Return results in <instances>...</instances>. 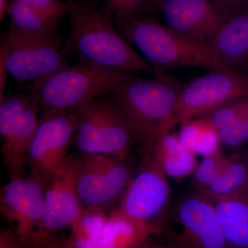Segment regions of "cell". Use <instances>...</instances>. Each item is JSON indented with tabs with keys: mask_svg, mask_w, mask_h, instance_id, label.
I'll list each match as a JSON object with an SVG mask.
<instances>
[{
	"mask_svg": "<svg viewBox=\"0 0 248 248\" xmlns=\"http://www.w3.org/2000/svg\"><path fill=\"white\" fill-rule=\"evenodd\" d=\"M71 33L65 37V53L80 61L110 69L143 72L155 78L166 76L150 64L116 27L112 17L97 0L70 1Z\"/></svg>",
	"mask_w": 248,
	"mask_h": 248,
	"instance_id": "6da1fadb",
	"label": "cell"
},
{
	"mask_svg": "<svg viewBox=\"0 0 248 248\" xmlns=\"http://www.w3.org/2000/svg\"><path fill=\"white\" fill-rule=\"evenodd\" d=\"M179 89L169 76L124 80L108 94L123 112L137 143L150 151L168 132Z\"/></svg>",
	"mask_w": 248,
	"mask_h": 248,
	"instance_id": "7a4b0ae2",
	"label": "cell"
},
{
	"mask_svg": "<svg viewBox=\"0 0 248 248\" xmlns=\"http://www.w3.org/2000/svg\"><path fill=\"white\" fill-rule=\"evenodd\" d=\"M116 27L142 58L160 71L182 67L208 71L231 68L217 58L210 46L186 38L154 18L135 19Z\"/></svg>",
	"mask_w": 248,
	"mask_h": 248,
	"instance_id": "3957f363",
	"label": "cell"
},
{
	"mask_svg": "<svg viewBox=\"0 0 248 248\" xmlns=\"http://www.w3.org/2000/svg\"><path fill=\"white\" fill-rule=\"evenodd\" d=\"M133 73L80 61L49 77L34 87L42 117L75 110L112 92Z\"/></svg>",
	"mask_w": 248,
	"mask_h": 248,
	"instance_id": "277c9868",
	"label": "cell"
},
{
	"mask_svg": "<svg viewBox=\"0 0 248 248\" xmlns=\"http://www.w3.org/2000/svg\"><path fill=\"white\" fill-rule=\"evenodd\" d=\"M74 140L81 155H107L131 160L137 143L123 112L108 94L76 109Z\"/></svg>",
	"mask_w": 248,
	"mask_h": 248,
	"instance_id": "5b68a950",
	"label": "cell"
},
{
	"mask_svg": "<svg viewBox=\"0 0 248 248\" xmlns=\"http://www.w3.org/2000/svg\"><path fill=\"white\" fill-rule=\"evenodd\" d=\"M159 227L177 248H228L213 202L195 191L169 205Z\"/></svg>",
	"mask_w": 248,
	"mask_h": 248,
	"instance_id": "8992f818",
	"label": "cell"
},
{
	"mask_svg": "<svg viewBox=\"0 0 248 248\" xmlns=\"http://www.w3.org/2000/svg\"><path fill=\"white\" fill-rule=\"evenodd\" d=\"M42 118L35 92L0 94L1 153L10 178L27 175L28 153Z\"/></svg>",
	"mask_w": 248,
	"mask_h": 248,
	"instance_id": "52a82bcc",
	"label": "cell"
},
{
	"mask_svg": "<svg viewBox=\"0 0 248 248\" xmlns=\"http://www.w3.org/2000/svg\"><path fill=\"white\" fill-rule=\"evenodd\" d=\"M248 97V77L232 68L209 71L179 89L168 132L170 133L176 125L206 117L228 103Z\"/></svg>",
	"mask_w": 248,
	"mask_h": 248,
	"instance_id": "ba28073f",
	"label": "cell"
},
{
	"mask_svg": "<svg viewBox=\"0 0 248 248\" xmlns=\"http://www.w3.org/2000/svg\"><path fill=\"white\" fill-rule=\"evenodd\" d=\"M170 187L163 165L154 152H145L141 164L112 212L161 232V220L169 208Z\"/></svg>",
	"mask_w": 248,
	"mask_h": 248,
	"instance_id": "9c48e42d",
	"label": "cell"
},
{
	"mask_svg": "<svg viewBox=\"0 0 248 248\" xmlns=\"http://www.w3.org/2000/svg\"><path fill=\"white\" fill-rule=\"evenodd\" d=\"M64 37H28L1 34V42L7 46V71L18 83L29 89L69 66L65 58Z\"/></svg>",
	"mask_w": 248,
	"mask_h": 248,
	"instance_id": "30bf717a",
	"label": "cell"
},
{
	"mask_svg": "<svg viewBox=\"0 0 248 248\" xmlns=\"http://www.w3.org/2000/svg\"><path fill=\"white\" fill-rule=\"evenodd\" d=\"M77 156V189L84 208L120 202L133 177L131 160L107 155Z\"/></svg>",
	"mask_w": 248,
	"mask_h": 248,
	"instance_id": "8fae6325",
	"label": "cell"
},
{
	"mask_svg": "<svg viewBox=\"0 0 248 248\" xmlns=\"http://www.w3.org/2000/svg\"><path fill=\"white\" fill-rule=\"evenodd\" d=\"M77 125L75 110L43 116L28 153L29 174L40 179L46 187L63 169L73 143Z\"/></svg>",
	"mask_w": 248,
	"mask_h": 248,
	"instance_id": "7c38bea8",
	"label": "cell"
},
{
	"mask_svg": "<svg viewBox=\"0 0 248 248\" xmlns=\"http://www.w3.org/2000/svg\"><path fill=\"white\" fill-rule=\"evenodd\" d=\"M77 156L71 155L45 192L44 212L36 228L31 248H45L57 233L70 226L82 213L77 189Z\"/></svg>",
	"mask_w": 248,
	"mask_h": 248,
	"instance_id": "4fadbf2b",
	"label": "cell"
},
{
	"mask_svg": "<svg viewBox=\"0 0 248 248\" xmlns=\"http://www.w3.org/2000/svg\"><path fill=\"white\" fill-rule=\"evenodd\" d=\"M46 190L45 184L29 173L24 177L10 178L1 190V213L14 224L15 232L27 248H31L43 215Z\"/></svg>",
	"mask_w": 248,
	"mask_h": 248,
	"instance_id": "5bb4252c",
	"label": "cell"
},
{
	"mask_svg": "<svg viewBox=\"0 0 248 248\" xmlns=\"http://www.w3.org/2000/svg\"><path fill=\"white\" fill-rule=\"evenodd\" d=\"M160 11L170 29L208 46L228 17L213 0H162Z\"/></svg>",
	"mask_w": 248,
	"mask_h": 248,
	"instance_id": "9a60e30c",
	"label": "cell"
},
{
	"mask_svg": "<svg viewBox=\"0 0 248 248\" xmlns=\"http://www.w3.org/2000/svg\"><path fill=\"white\" fill-rule=\"evenodd\" d=\"M214 53L228 68L248 59V9L228 16L210 45Z\"/></svg>",
	"mask_w": 248,
	"mask_h": 248,
	"instance_id": "2e32d148",
	"label": "cell"
},
{
	"mask_svg": "<svg viewBox=\"0 0 248 248\" xmlns=\"http://www.w3.org/2000/svg\"><path fill=\"white\" fill-rule=\"evenodd\" d=\"M210 200L228 248H248V194Z\"/></svg>",
	"mask_w": 248,
	"mask_h": 248,
	"instance_id": "e0dca14e",
	"label": "cell"
},
{
	"mask_svg": "<svg viewBox=\"0 0 248 248\" xmlns=\"http://www.w3.org/2000/svg\"><path fill=\"white\" fill-rule=\"evenodd\" d=\"M156 233L159 232L155 228L111 212L99 238V248H138Z\"/></svg>",
	"mask_w": 248,
	"mask_h": 248,
	"instance_id": "ac0fdd59",
	"label": "cell"
},
{
	"mask_svg": "<svg viewBox=\"0 0 248 248\" xmlns=\"http://www.w3.org/2000/svg\"><path fill=\"white\" fill-rule=\"evenodd\" d=\"M151 150L161 161L168 177H187L193 174L198 165L197 155L187 149L176 134H165Z\"/></svg>",
	"mask_w": 248,
	"mask_h": 248,
	"instance_id": "d6986e66",
	"label": "cell"
},
{
	"mask_svg": "<svg viewBox=\"0 0 248 248\" xmlns=\"http://www.w3.org/2000/svg\"><path fill=\"white\" fill-rule=\"evenodd\" d=\"M197 192L210 200L248 194V157L246 153L230 156L221 174L206 188Z\"/></svg>",
	"mask_w": 248,
	"mask_h": 248,
	"instance_id": "ffe728a7",
	"label": "cell"
},
{
	"mask_svg": "<svg viewBox=\"0 0 248 248\" xmlns=\"http://www.w3.org/2000/svg\"><path fill=\"white\" fill-rule=\"evenodd\" d=\"M7 16L10 24L6 32L28 37H50L57 35L60 22L37 14L11 0Z\"/></svg>",
	"mask_w": 248,
	"mask_h": 248,
	"instance_id": "44dd1931",
	"label": "cell"
},
{
	"mask_svg": "<svg viewBox=\"0 0 248 248\" xmlns=\"http://www.w3.org/2000/svg\"><path fill=\"white\" fill-rule=\"evenodd\" d=\"M108 215L104 208L86 207L71 226L69 236L63 243L64 248H99L101 234Z\"/></svg>",
	"mask_w": 248,
	"mask_h": 248,
	"instance_id": "7402d4cb",
	"label": "cell"
},
{
	"mask_svg": "<svg viewBox=\"0 0 248 248\" xmlns=\"http://www.w3.org/2000/svg\"><path fill=\"white\" fill-rule=\"evenodd\" d=\"M180 125L181 141L196 155L205 156L219 151V136L208 117L192 119Z\"/></svg>",
	"mask_w": 248,
	"mask_h": 248,
	"instance_id": "603a6c76",
	"label": "cell"
},
{
	"mask_svg": "<svg viewBox=\"0 0 248 248\" xmlns=\"http://www.w3.org/2000/svg\"><path fill=\"white\" fill-rule=\"evenodd\" d=\"M244 99L228 103L206 116L216 129L221 143L228 148H240L246 143L241 128Z\"/></svg>",
	"mask_w": 248,
	"mask_h": 248,
	"instance_id": "cb8c5ba5",
	"label": "cell"
},
{
	"mask_svg": "<svg viewBox=\"0 0 248 248\" xmlns=\"http://www.w3.org/2000/svg\"><path fill=\"white\" fill-rule=\"evenodd\" d=\"M162 0H99L116 26L135 19L154 18Z\"/></svg>",
	"mask_w": 248,
	"mask_h": 248,
	"instance_id": "d4e9b609",
	"label": "cell"
},
{
	"mask_svg": "<svg viewBox=\"0 0 248 248\" xmlns=\"http://www.w3.org/2000/svg\"><path fill=\"white\" fill-rule=\"evenodd\" d=\"M229 156L221 151L204 156L203 160L197 165L193 173L191 184L196 192H201L206 188L217 177L228 163Z\"/></svg>",
	"mask_w": 248,
	"mask_h": 248,
	"instance_id": "484cf974",
	"label": "cell"
},
{
	"mask_svg": "<svg viewBox=\"0 0 248 248\" xmlns=\"http://www.w3.org/2000/svg\"><path fill=\"white\" fill-rule=\"evenodd\" d=\"M17 4L26 6L28 9L35 11L54 20L61 22L62 19L68 16L70 3L62 0H12Z\"/></svg>",
	"mask_w": 248,
	"mask_h": 248,
	"instance_id": "4316f807",
	"label": "cell"
},
{
	"mask_svg": "<svg viewBox=\"0 0 248 248\" xmlns=\"http://www.w3.org/2000/svg\"><path fill=\"white\" fill-rule=\"evenodd\" d=\"M227 16L248 9V0H213Z\"/></svg>",
	"mask_w": 248,
	"mask_h": 248,
	"instance_id": "83f0119b",
	"label": "cell"
},
{
	"mask_svg": "<svg viewBox=\"0 0 248 248\" xmlns=\"http://www.w3.org/2000/svg\"><path fill=\"white\" fill-rule=\"evenodd\" d=\"M0 248H27L23 246L14 231L4 229L0 233Z\"/></svg>",
	"mask_w": 248,
	"mask_h": 248,
	"instance_id": "f1b7e54d",
	"label": "cell"
},
{
	"mask_svg": "<svg viewBox=\"0 0 248 248\" xmlns=\"http://www.w3.org/2000/svg\"><path fill=\"white\" fill-rule=\"evenodd\" d=\"M7 46L4 42L0 44V94H3V90L7 78Z\"/></svg>",
	"mask_w": 248,
	"mask_h": 248,
	"instance_id": "f546056e",
	"label": "cell"
},
{
	"mask_svg": "<svg viewBox=\"0 0 248 248\" xmlns=\"http://www.w3.org/2000/svg\"><path fill=\"white\" fill-rule=\"evenodd\" d=\"M241 128L246 142L248 141V97L243 101V111L241 115Z\"/></svg>",
	"mask_w": 248,
	"mask_h": 248,
	"instance_id": "4dcf8cb0",
	"label": "cell"
},
{
	"mask_svg": "<svg viewBox=\"0 0 248 248\" xmlns=\"http://www.w3.org/2000/svg\"><path fill=\"white\" fill-rule=\"evenodd\" d=\"M11 0H0V22L4 20L7 16L8 8H9Z\"/></svg>",
	"mask_w": 248,
	"mask_h": 248,
	"instance_id": "1f68e13d",
	"label": "cell"
},
{
	"mask_svg": "<svg viewBox=\"0 0 248 248\" xmlns=\"http://www.w3.org/2000/svg\"><path fill=\"white\" fill-rule=\"evenodd\" d=\"M54 248H63V243L58 239L54 240Z\"/></svg>",
	"mask_w": 248,
	"mask_h": 248,
	"instance_id": "d6a6232c",
	"label": "cell"
},
{
	"mask_svg": "<svg viewBox=\"0 0 248 248\" xmlns=\"http://www.w3.org/2000/svg\"><path fill=\"white\" fill-rule=\"evenodd\" d=\"M157 248H177L173 246L172 245L168 244L167 245H164V246H159Z\"/></svg>",
	"mask_w": 248,
	"mask_h": 248,
	"instance_id": "836d02e7",
	"label": "cell"
},
{
	"mask_svg": "<svg viewBox=\"0 0 248 248\" xmlns=\"http://www.w3.org/2000/svg\"><path fill=\"white\" fill-rule=\"evenodd\" d=\"M54 240L53 241H52L51 243H50V244L48 245V246H47L46 247H45V248H54Z\"/></svg>",
	"mask_w": 248,
	"mask_h": 248,
	"instance_id": "e575fe53",
	"label": "cell"
},
{
	"mask_svg": "<svg viewBox=\"0 0 248 248\" xmlns=\"http://www.w3.org/2000/svg\"><path fill=\"white\" fill-rule=\"evenodd\" d=\"M246 155H247L248 157V151L247 152V153H246Z\"/></svg>",
	"mask_w": 248,
	"mask_h": 248,
	"instance_id": "d590c367",
	"label": "cell"
}]
</instances>
